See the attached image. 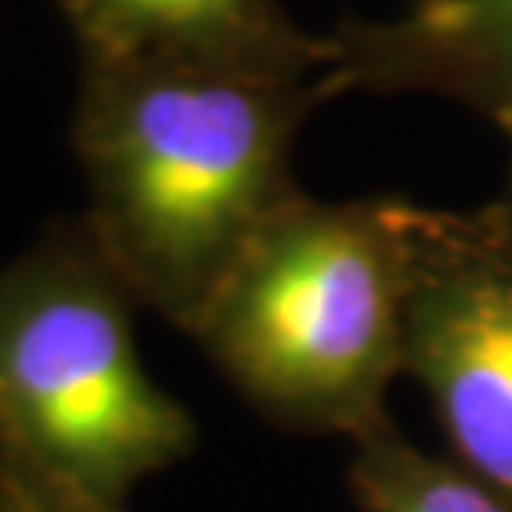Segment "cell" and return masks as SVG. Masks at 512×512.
Returning a JSON list of instances; mask_svg holds the SVG:
<instances>
[{"instance_id":"obj_6","label":"cell","mask_w":512,"mask_h":512,"mask_svg":"<svg viewBox=\"0 0 512 512\" xmlns=\"http://www.w3.org/2000/svg\"><path fill=\"white\" fill-rule=\"evenodd\" d=\"M83 63H166L261 80L318 83L328 34H311L281 0H63Z\"/></svg>"},{"instance_id":"obj_3","label":"cell","mask_w":512,"mask_h":512,"mask_svg":"<svg viewBox=\"0 0 512 512\" xmlns=\"http://www.w3.org/2000/svg\"><path fill=\"white\" fill-rule=\"evenodd\" d=\"M133 304L83 232L0 268V450L113 506L199 433L143 367Z\"/></svg>"},{"instance_id":"obj_9","label":"cell","mask_w":512,"mask_h":512,"mask_svg":"<svg viewBox=\"0 0 512 512\" xmlns=\"http://www.w3.org/2000/svg\"><path fill=\"white\" fill-rule=\"evenodd\" d=\"M503 202L512 209V143H509V182H506V192H503Z\"/></svg>"},{"instance_id":"obj_2","label":"cell","mask_w":512,"mask_h":512,"mask_svg":"<svg viewBox=\"0 0 512 512\" xmlns=\"http://www.w3.org/2000/svg\"><path fill=\"white\" fill-rule=\"evenodd\" d=\"M400 199L288 202L192 337L248 403L301 433L364 437L403 374Z\"/></svg>"},{"instance_id":"obj_7","label":"cell","mask_w":512,"mask_h":512,"mask_svg":"<svg viewBox=\"0 0 512 512\" xmlns=\"http://www.w3.org/2000/svg\"><path fill=\"white\" fill-rule=\"evenodd\" d=\"M351 443V493L364 512H512L506 496L403 440L390 420Z\"/></svg>"},{"instance_id":"obj_8","label":"cell","mask_w":512,"mask_h":512,"mask_svg":"<svg viewBox=\"0 0 512 512\" xmlns=\"http://www.w3.org/2000/svg\"><path fill=\"white\" fill-rule=\"evenodd\" d=\"M0 512H126L0 450Z\"/></svg>"},{"instance_id":"obj_4","label":"cell","mask_w":512,"mask_h":512,"mask_svg":"<svg viewBox=\"0 0 512 512\" xmlns=\"http://www.w3.org/2000/svg\"><path fill=\"white\" fill-rule=\"evenodd\" d=\"M397 209L403 374L427 394L453 463L512 503V209Z\"/></svg>"},{"instance_id":"obj_1","label":"cell","mask_w":512,"mask_h":512,"mask_svg":"<svg viewBox=\"0 0 512 512\" xmlns=\"http://www.w3.org/2000/svg\"><path fill=\"white\" fill-rule=\"evenodd\" d=\"M321 103V80L83 63L80 232L129 298L185 334L199 328L255 238L301 195L291 156Z\"/></svg>"},{"instance_id":"obj_5","label":"cell","mask_w":512,"mask_h":512,"mask_svg":"<svg viewBox=\"0 0 512 512\" xmlns=\"http://www.w3.org/2000/svg\"><path fill=\"white\" fill-rule=\"evenodd\" d=\"M328 100L430 93L489 119L512 143V0H413L394 17H344L331 34Z\"/></svg>"}]
</instances>
